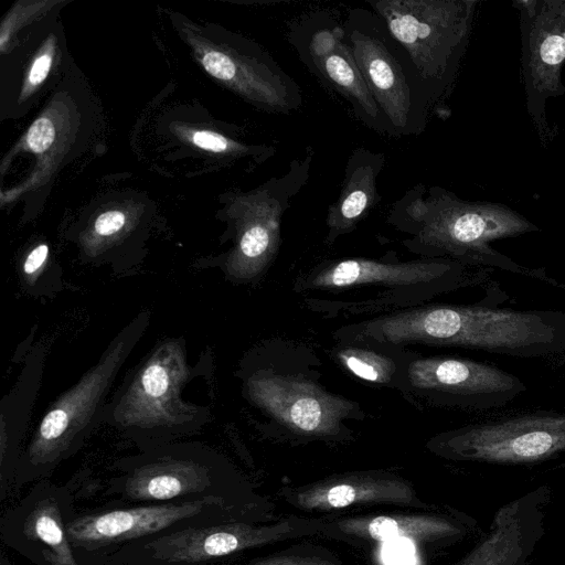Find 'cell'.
<instances>
[{"label": "cell", "mask_w": 565, "mask_h": 565, "mask_svg": "<svg viewBox=\"0 0 565 565\" xmlns=\"http://www.w3.org/2000/svg\"><path fill=\"white\" fill-rule=\"evenodd\" d=\"M387 222L412 235L411 247L462 264L539 276L490 246L495 239L539 231L505 205L466 201L438 185L417 183L392 204Z\"/></svg>", "instance_id": "cell-2"}, {"label": "cell", "mask_w": 565, "mask_h": 565, "mask_svg": "<svg viewBox=\"0 0 565 565\" xmlns=\"http://www.w3.org/2000/svg\"><path fill=\"white\" fill-rule=\"evenodd\" d=\"M1 565H4V564H1Z\"/></svg>", "instance_id": "cell-30"}, {"label": "cell", "mask_w": 565, "mask_h": 565, "mask_svg": "<svg viewBox=\"0 0 565 565\" xmlns=\"http://www.w3.org/2000/svg\"><path fill=\"white\" fill-rule=\"evenodd\" d=\"M414 387L436 392L459 405L491 409L507 405L526 391L514 374L495 365L458 358H426L412 362Z\"/></svg>", "instance_id": "cell-12"}, {"label": "cell", "mask_w": 565, "mask_h": 565, "mask_svg": "<svg viewBox=\"0 0 565 565\" xmlns=\"http://www.w3.org/2000/svg\"><path fill=\"white\" fill-rule=\"evenodd\" d=\"M337 524L345 534L376 542L399 539L431 542L459 532V529L446 519L422 514L349 518L339 520Z\"/></svg>", "instance_id": "cell-20"}, {"label": "cell", "mask_w": 565, "mask_h": 565, "mask_svg": "<svg viewBox=\"0 0 565 565\" xmlns=\"http://www.w3.org/2000/svg\"><path fill=\"white\" fill-rule=\"evenodd\" d=\"M413 488L404 480L352 473L326 479L296 494L295 504L303 510L329 511L358 504H412Z\"/></svg>", "instance_id": "cell-18"}, {"label": "cell", "mask_w": 565, "mask_h": 565, "mask_svg": "<svg viewBox=\"0 0 565 565\" xmlns=\"http://www.w3.org/2000/svg\"><path fill=\"white\" fill-rule=\"evenodd\" d=\"M193 376L185 341L177 338L158 341L107 403L104 423L135 440L159 446L198 431L207 423L209 411L181 396Z\"/></svg>", "instance_id": "cell-3"}, {"label": "cell", "mask_w": 565, "mask_h": 565, "mask_svg": "<svg viewBox=\"0 0 565 565\" xmlns=\"http://www.w3.org/2000/svg\"><path fill=\"white\" fill-rule=\"evenodd\" d=\"M150 323L139 312L110 341L97 363L61 394L41 418L23 456L30 471H41L70 456L104 423L107 396L121 366Z\"/></svg>", "instance_id": "cell-4"}, {"label": "cell", "mask_w": 565, "mask_h": 565, "mask_svg": "<svg viewBox=\"0 0 565 565\" xmlns=\"http://www.w3.org/2000/svg\"><path fill=\"white\" fill-rule=\"evenodd\" d=\"M192 142L199 148L213 152L232 151L236 146L235 141L213 131H195L192 136Z\"/></svg>", "instance_id": "cell-25"}, {"label": "cell", "mask_w": 565, "mask_h": 565, "mask_svg": "<svg viewBox=\"0 0 565 565\" xmlns=\"http://www.w3.org/2000/svg\"><path fill=\"white\" fill-rule=\"evenodd\" d=\"M385 154L359 147L348 158L344 178L337 200L327 214V242L352 232L358 223L377 205V179L385 166Z\"/></svg>", "instance_id": "cell-19"}, {"label": "cell", "mask_w": 565, "mask_h": 565, "mask_svg": "<svg viewBox=\"0 0 565 565\" xmlns=\"http://www.w3.org/2000/svg\"><path fill=\"white\" fill-rule=\"evenodd\" d=\"M54 140V127L47 118H39L30 127L26 142L30 149L35 152L46 150Z\"/></svg>", "instance_id": "cell-24"}, {"label": "cell", "mask_w": 565, "mask_h": 565, "mask_svg": "<svg viewBox=\"0 0 565 565\" xmlns=\"http://www.w3.org/2000/svg\"><path fill=\"white\" fill-rule=\"evenodd\" d=\"M338 359L355 376L377 384L387 383L396 369L387 356L361 348H344L338 352Z\"/></svg>", "instance_id": "cell-23"}, {"label": "cell", "mask_w": 565, "mask_h": 565, "mask_svg": "<svg viewBox=\"0 0 565 565\" xmlns=\"http://www.w3.org/2000/svg\"><path fill=\"white\" fill-rule=\"evenodd\" d=\"M52 64L51 54H41L34 61L29 73V82L38 85L46 77Z\"/></svg>", "instance_id": "cell-29"}, {"label": "cell", "mask_w": 565, "mask_h": 565, "mask_svg": "<svg viewBox=\"0 0 565 565\" xmlns=\"http://www.w3.org/2000/svg\"><path fill=\"white\" fill-rule=\"evenodd\" d=\"M521 20V68L529 113L546 139L550 130L545 103L564 93L561 70L565 62V0L514 2Z\"/></svg>", "instance_id": "cell-9"}, {"label": "cell", "mask_w": 565, "mask_h": 565, "mask_svg": "<svg viewBox=\"0 0 565 565\" xmlns=\"http://www.w3.org/2000/svg\"><path fill=\"white\" fill-rule=\"evenodd\" d=\"M252 565H340L333 563L331 561L321 558V557H310V556H295V555H286V556H273L267 557Z\"/></svg>", "instance_id": "cell-27"}, {"label": "cell", "mask_w": 565, "mask_h": 565, "mask_svg": "<svg viewBox=\"0 0 565 565\" xmlns=\"http://www.w3.org/2000/svg\"><path fill=\"white\" fill-rule=\"evenodd\" d=\"M313 157L315 150L308 146L285 173L274 175L242 200L237 242L226 266L230 277L250 280L273 260L280 245L282 216L306 186Z\"/></svg>", "instance_id": "cell-8"}, {"label": "cell", "mask_w": 565, "mask_h": 565, "mask_svg": "<svg viewBox=\"0 0 565 565\" xmlns=\"http://www.w3.org/2000/svg\"><path fill=\"white\" fill-rule=\"evenodd\" d=\"M451 459L526 465L565 451V413L537 412L469 425L440 438Z\"/></svg>", "instance_id": "cell-7"}, {"label": "cell", "mask_w": 565, "mask_h": 565, "mask_svg": "<svg viewBox=\"0 0 565 565\" xmlns=\"http://www.w3.org/2000/svg\"><path fill=\"white\" fill-rule=\"evenodd\" d=\"M250 399L289 429L331 436L353 411L350 401L305 379L258 371L247 381Z\"/></svg>", "instance_id": "cell-11"}, {"label": "cell", "mask_w": 565, "mask_h": 565, "mask_svg": "<svg viewBox=\"0 0 565 565\" xmlns=\"http://www.w3.org/2000/svg\"><path fill=\"white\" fill-rule=\"evenodd\" d=\"M290 38L303 63L351 104L356 117L379 132L391 134L358 67L343 24L313 14L292 26Z\"/></svg>", "instance_id": "cell-10"}, {"label": "cell", "mask_w": 565, "mask_h": 565, "mask_svg": "<svg viewBox=\"0 0 565 565\" xmlns=\"http://www.w3.org/2000/svg\"><path fill=\"white\" fill-rule=\"evenodd\" d=\"M126 223V216L120 211H108L95 221L94 230L99 236H111L119 232Z\"/></svg>", "instance_id": "cell-26"}, {"label": "cell", "mask_w": 565, "mask_h": 565, "mask_svg": "<svg viewBox=\"0 0 565 565\" xmlns=\"http://www.w3.org/2000/svg\"><path fill=\"white\" fill-rule=\"evenodd\" d=\"M212 486L207 448L195 444L157 446L131 468L125 493L141 501H168Z\"/></svg>", "instance_id": "cell-13"}, {"label": "cell", "mask_w": 565, "mask_h": 565, "mask_svg": "<svg viewBox=\"0 0 565 565\" xmlns=\"http://www.w3.org/2000/svg\"><path fill=\"white\" fill-rule=\"evenodd\" d=\"M362 334L380 342H419L541 358L565 349V312L439 305L379 318L366 323Z\"/></svg>", "instance_id": "cell-1"}, {"label": "cell", "mask_w": 565, "mask_h": 565, "mask_svg": "<svg viewBox=\"0 0 565 565\" xmlns=\"http://www.w3.org/2000/svg\"><path fill=\"white\" fill-rule=\"evenodd\" d=\"M291 531L288 523L271 527L246 524L185 527L147 543L150 556L168 564H195L227 556L278 540Z\"/></svg>", "instance_id": "cell-16"}, {"label": "cell", "mask_w": 565, "mask_h": 565, "mask_svg": "<svg viewBox=\"0 0 565 565\" xmlns=\"http://www.w3.org/2000/svg\"><path fill=\"white\" fill-rule=\"evenodd\" d=\"M44 349L33 348L12 390L1 401V465L19 444L29 420L43 371Z\"/></svg>", "instance_id": "cell-22"}, {"label": "cell", "mask_w": 565, "mask_h": 565, "mask_svg": "<svg viewBox=\"0 0 565 565\" xmlns=\"http://www.w3.org/2000/svg\"><path fill=\"white\" fill-rule=\"evenodd\" d=\"M47 255L49 247L45 244L33 248L23 263V275L28 278H34L46 262Z\"/></svg>", "instance_id": "cell-28"}, {"label": "cell", "mask_w": 565, "mask_h": 565, "mask_svg": "<svg viewBox=\"0 0 565 565\" xmlns=\"http://www.w3.org/2000/svg\"><path fill=\"white\" fill-rule=\"evenodd\" d=\"M539 494L501 508L490 532L459 565H524L542 533Z\"/></svg>", "instance_id": "cell-17"}, {"label": "cell", "mask_w": 565, "mask_h": 565, "mask_svg": "<svg viewBox=\"0 0 565 565\" xmlns=\"http://www.w3.org/2000/svg\"><path fill=\"white\" fill-rule=\"evenodd\" d=\"M343 26L358 67L391 134H419L434 102L415 72L406 68L411 63L401 61L383 22L367 10L353 9Z\"/></svg>", "instance_id": "cell-6"}, {"label": "cell", "mask_w": 565, "mask_h": 565, "mask_svg": "<svg viewBox=\"0 0 565 565\" xmlns=\"http://www.w3.org/2000/svg\"><path fill=\"white\" fill-rule=\"evenodd\" d=\"M207 498L111 510L77 518L66 524L74 547L97 548L151 535L206 513Z\"/></svg>", "instance_id": "cell-14"}, {"label": "cell", "mask_w": 565, "mask_h": 565, "mask_svg": "<svg viewBox=\"0 0 565 565\" xmlns=\"http://www.w3.org/2000/svg\"><path fill=\"white\" fill-rule=\"evenodd\" d=\"M22 534L45 565H79L72 552L62 512L52 495L39 498L28 508Z\"/></svg>", "instance_id": "cell-21"}, {"label": "cell", "mask_w": 565, "mask_h": 565, "mask_svg": "<svg viewBox=\"0 0 565 565\" xmlns=\"http://www.w3.org/2000/svg\"><path fill=\"white\" fill-rule=\"evenodd\" d=\"M434 104L449 89L469 39L476 1L370 0Z\"/></svg>", "instance_id": "cell-5"}, {"label": "cell", "mask_w": 565, "mask_h": 565, "mask_svg": "<svg viewBox=\"0 0 565 565\" xmlns=\"http://www.w3.org/2000/svg\"><path fill=\"white\" fill-rule=\"evenodd\" d=\"M465 264L454 259H428L407 263H381L350 258L331 263L310 278L312 288L331 289L361 285L412 286L433 284L451 288L461 279Z\"/></svg>", "instance_id": "cell-15"}]
</instances>
